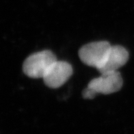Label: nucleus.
<instances>
[{
  "instance_id": "obj_3",
  "label": "nucleus",
  "mask_w": 134,
  "mask_h": 134,
  "mask_svg": "<svg viewBox=\"0 0 134 134\" xmlns=\"http://www.w3.org/2000/svg\"><path fill=\"white\" fill-rule=\"evenodd\" d=\"M122 83L121 75L118 71H116L102 73L99 77L91 80L88 83V87L97 94H109L120 90Z\"/></svg>"
},
{
  "instance_id": "obj_4",
  "label": "nucleus",
  "mask_w": 134,
  "mask_h": 134,
  "mask_svg": "<svg viewBox=\"0 0 134 134\" xmlns=\"http://www.w3.org/2000/svg\"><path fill=\"white\" fill-rule=\"evenodd\" d=\"M129 60V53L121 46H111L97 70L102 73L116 72Z\"/></svg>"
},
{
  "instance_id": "obj_5",
  "label": "nucleus",
  "mask_w": 134,
  "mask_h": 134,
  "mask_svg": "<svg viewBox=\"0 0 134 134\" xmlns=\"http://www.w3.org/2000/svg\"><path fill=\"white\" fill-rule=\"evenodd\" d=\"M72 74V68L70 64L57 60L51 66L42 79L48 87L58 88L64 84Z\"/></svg>"
},
{
  "instance_id": "obj_2",
  "label": "nucleus",
  "mask_w": 134,
  "mask_h": 134,
  "mask_svg": "<svg viewBox=\"0 0 134 134\" xmlns=\"http://www.w3.org/2000/svg\"><path fill=\"white\" fill-rule=\"evenodd\" d=\"M107 41H98L85 44L79 51L81 62L89 66L98 68L111 47Z\"/></svg>"
},
{
  "instance_id": "obj_1",
  "label": "nucleus",
  "mask_w": 134,
  "mask_h": 134,
  "mask_svg": "<svg viewBox=\"0 0 134 134\" xmlns=\"http://www.w3.org/2000/svg\"><path fill=\"white\" fill-rule=\"evenodd\" d=\"M55 55L51 51H39L25 60L23 65V72L31 78H43L51 66L57 61Z\"/></svg>"
},
{
  "instance_id": "obj_6",
  "label": "nucleus",
  "mask_w": 134,
  "mask_h": 134,
  "mask_svg": "<svg viewBox=\"0 0 134 134\" xmlns=\"http://www.w3.org/2000/svg\"><path fill=\"white\" fill-rule=\"evenodd\" d=\"M82 94H83V97H84L85 99H92L95 97V96L97 95V94L94 90H92V89H90V88H88L87 86V88H85L84 90H83Z\"/></svg>"
}]
</instances>
